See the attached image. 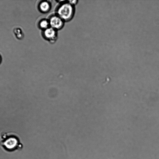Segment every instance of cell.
<instances>
[{
	"mask_svg": "<svg viewBox=\"0 0 159 159\" xmlns=\"http://www.w3.org/2000/svg\"><path fill=\"white\" fill-rule=\"evenodd\" d=\"M59 2L56 9V14L65 22L70 21L75 14L74 6L69 3L67 0H60Z\"/></svg>",
	"mask_w": 159,
	"mask_h": 159,
	"instance_id": "obj_1",
	"label": "cell"
},
{
	"mask_svg": "<svg viewBox=\"0 0 159 159\" xmlns=\"http://www.w3.org/2000/svg\"><path fill=\"white\" fill-rule=\"evenodd\" d=\"M50 27L57 30L63 27L65 21L57 14L50 16L48 19Z\"/></svg>",
	"mask_w": 159,
	"mask_h": 159,
	"instance_id": "obj_2",
	"label": "cell"
},
{
	"mask_svg": "<svg viewBox=\"0 0 159 159\" xmlns=\"http://www.w3.org/2000/svg\"><path fill=\"white\" fill-rule=\"evenodd\" d=\"M57 30L49 27L43 30L42 34L43 37L50 43L55 42L57 38Z\"/></svg>",
	"mask_w": 159,
	"mask_h": 159,
	"instance_id": "obj_3",
	"label": "cell"
},
{
	"mask_svg": "<svg viewBox=\"0 0 159 159\" xmlns=\"http://www.w3.org/2000/svg\"><path fill=\"white\" fill-rule=\"evenodd\" d=\"M18 144V141L14 137H10L6 139L3 142L4 146L8 149H13L16 147Z\"/></svg>",
	"mask_w": 159,
	"mask_h": 159,
	"instance_id": "obj_4",
	"label": "cell"
},
{
	"mask_svg": "<svg viewBox=\"0 0 159 159\" xmlns=\"http://www.w3.org/2000/svg\"><path fill=\"white\" fill-rule=\"evenodd\" d=\"M38 7L41 12L46 13L50 10L51 5L50 2L48 1H43L39 4Z\"/></svg>",
	"mask_w": 159,
	"mask_h": 159,
	"instance_id": "obj_5",
	"label": "cell"
},
{
	"mask_svg": "<svg viewBox=\"0 0 159 159\" xmlns=\"http://www.w3.org/2000/svg\"><path fill=\"white\" fill-rule=\"evenodd\" d=\"M39 26L43 30L50 27L48 19H43L41 20L39 23Z\"/></svg>",
	"mask_w": 159,
	"mask_h": 159,
	"instance_id": "obj_6",
	"label": "cell"
},
{
	"mask_svg": "<svg viewBox=\"0 0 159 159\" xmlns=\"http://www.w3.org/2000/svg\"><path fill=\"white\" fill-rule=\"evenodd\" d=\"M68 2L71 5L74 6L77 4L78 1L76 0H68Z\"/></svg>",
	"mask_w": 159,
	"mask_h": 159,
	"instance_id": "obj_7",
	"label": "cell"
},
{
	"mask_svg": "<svg viewBox=\"0 0 159 159\" xmlns=\"http://www.w3.org/2000/svg\"><path fill=\"white\" fill-rule=\"evenodd\" d=\"M1 61H2V57H1V55H0V64L1 63Z\"/></svg>",
	"mask_w": 159,
	"mask_h": 159,
	"instance_id": "obj_8",
	"label": "cell"
}]
</instances>
